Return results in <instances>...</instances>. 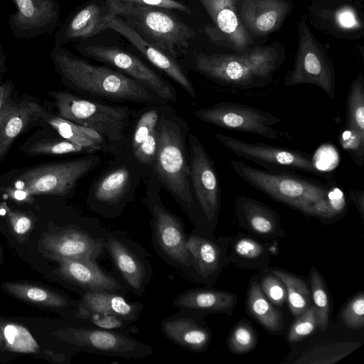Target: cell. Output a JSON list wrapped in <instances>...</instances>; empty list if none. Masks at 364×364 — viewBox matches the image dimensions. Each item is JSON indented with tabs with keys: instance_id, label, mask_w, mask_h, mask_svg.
Returning a JSON list of instances; mask_svg holds the SVG:
<instances>
[{
	"instance_id": "1",
	"label": "cell",
	"mask_w": 364,
	"mask_h": 364,
	"mask_svg": "<svg viewBox=\"0 0 364 364\" xmlns=\"http://www.w3.org/2000/svg\"><path fill=\"white\" fill-rule=\"evenodd\" d=\"M50 55L63 82L86 96L112 101H161L137 80L108 66L92 65L63 46H54Z\"/></svg>"
},
{
	"instance_id": "2",
	"label": "cell",
	"mask_w": 364,
	"mask_h": 364,
	"mask_svg": "<svg viewBox=\"0 0 364 364\" xmlns=\"http://www.w3.org/2000/svg\"><path fill=\"white\" fill-rule=\"evenodd\" d=\"M284 60V50L278 43H272L242 53H197L194 70L220 85L247 90L269 84Z\"/></svg>"
},
{
	"instance_id": "3",
	"label": "cell",
	"mask_w": 364,
	"mask_h": 364,
	"mask_svg": "<svg viewBox=\"0 0 364 364\" xmlns=\"http://www.w3.org/2000/svg\"><path fill=\"white\" fill-rule=\"evenodd\" d=\"M184 122L168 109L159 110L157 145L153 169L157 178L187 211L193 205L191 169Z\"/></svg>"
},
{
	"instance_id": "4",
	"label": "cell",
	"mask_w": 364,
	"mask_h": 364,
	"mask_svg": "<svg viewBox=\"0 0 364 364\" xmlns=\"http://www.w3.org/2000/svg\"><path fill=\"white\" fill-rule=\"evenodd\" d=\"M109 1L117 16L149 43L176 60L196 35L171 10Z\"/></svg>"
},
{
	"instance_id": "5",
	"label": "cell",
	"mask_w": 364,
	"mask_h": 364,
	"mask_svg": "<svg viewBox=\"0 0 364 364\" xmlns=\"http://www.w3.org/2000/svg\"><path fill=\"white\" fill-rule=\"evenodd\" d=\"M230 164L236 174L250 186L308 215L331 191L322 184L289 173L264 171L241 161L231 160Z\"/></svg>"
},
{
	"instance_id": "6",
	"label": "cell",
	"mask_w": 364,
	"mask_h": 364,
	"mask_svg": "<svg viewBox=\"0 0 364 364\" xmlns=\"http://www.w3.org/2000/svg\"><path fill=\"white\" fill-rule=\"evenodd\" d=\"M145 203L152 216L151 228L156 252L185 279L196 280L183 221L163 205L156 189L148 190Z\"/></svg>"
},
{
	"instance_id": "7",
	"label": "cell",
	"mask_w": 364,
	"mask_h": 364,
	"mask_svg": "<svg viewBox=\"0 0 364 364\" xmlns=\"http://www.w3.org/2000/svg\"><path fill=\"white\" fill-rule=\"evenodd\" d=\"M58 116L77 124L92 128L106 139H122L129 122L128 110L79 97L69 92H51Z\"/></svg>"
},
{
	"instance_id": "8",
	"label": "cell",
	"mask_w": 364,
	"mask_h": 364,
	"mask_svg": "<svg viewBox=\"0 0 364 364\" xmlns=\"http://www.w3.org/2000/svg\"><path fill=\"white\" fill-rule=\"evenodd\" d=\"M54 334L63 342L90 353L142 359L154 353L150 345L130 334L82 324L63 327Z\"/></svg>"
},
{
	"instance_id": "9",
	"label": "cell",
	"mask_w": 364,
	"mask_h": 364,
	"mask_svg": "<svg viewBox=\"0 0 364 364\" xmlns=\"http://www.w3.org/2000/svg\"><path fill=\"white\" fill-rule=\"evenodd\" d=\"M299 46L292 70L284 84L291 87L311 84L320 87L332 100L336 97V73L323 46L311 32L305 16L299 23Z\"/></svg>"
},
{
	"instance_id": "10",
	"label": "cell",
	"mask_w": 364,
	"mask_h": 364,
	"mask_svg": "<svg viewBox=\"0 0 364 364\" xmlns=\"http://www.w3.org/2000/svg\"><path fill=\"white\" fill-rule=\"evenodd\" d=\"M106 230L93 219L68 225L55 232L44 234L40 240V250L57 262L68 259L97 261L105 251Z\"/></svg>"
},
{
	"instance_id": "11",
	"label": "cell",
	"mask_w": 364,
	"mask_h": 364,
	"mask_svg": "<svg viewBox=\"0 0 364 364\" xmlns=\"http://www.w3.org/2000/svg\"><path fill=\"white\" fill-rule=\"evenodd\" d=\"M105 250L128 290L143 296L153 275L151 254L121 230H106Z\"/></svg>"
},
{
	"instance_id": "12",
	"label": "cell",
	"mask_w": 364,
	"mask_h": 364,
	"mask_svg": "<svg viewBox=\"0 0 364 364\" xmlns=\"http://www.w3.org/2000/svg\"><path fill=\"white\" fill-rule=\"evenodd\" d=\"M216 139L239 157L251 161L274 173L304 171L317 176L329 177L316 165L314 157L303 151L263 143H248L222 134Z\"/></svg>"
},
{
	"instance_id": "13",
	"label": "cell",
	"mask_w": 364,
	"mask_h": 364,
	"mask_svg": "<svg viewBox=\"0 0 364 364\" xmlns=\"http://www.w3.org/2000/svg\"><path fill=\"white\" fill-rule=\"evenodd\" d=\"M96 164L94 159L85 158L39 165L21 173L12 186L32 196H65Z\"/></svg>"
},
{
	"instance_id": "14",
	"label": "cell",
	"mask_w": 364,
	"mask_h": 364,
	"mask_svg": "<svg viewBox=\"0 0 364 364\" xmlns=\"http://www.w3.org/2000/svg\"><path fill=\"white\" fill-rule=\"evenodd\" d=\"M75 48L83 56L109 65L137 80L161 100L176 102V92L173 86L135 55L123 49L91 44L87 40L77 43Z\"/></svg>"
},
{
	"instance_id": "15",
	"label": "cell",
	"mask_w": 364,
	"mask_h": 364,
	"mask_svg": "<svg viewBox=\"0 0 364 364\" xmlns=\"http://www.w3.org/2000/svg\"><path fill=\"white\" fill-rule=\"evenodd\" d=\"M195 115L201 121L218 127L254 134L269 139H278L279 132L273 125L282 120L247 105L221 102L208 108L198 109Z\"/></svg>"
},
{
	"instance_id": "16",
	"label": "cell",
	"mask_w": 364,
	"mask_h": 364,
	"mask_svg": "<svg viewBox=\"0 0 364 364\" xmlns=\"http://www.w3.org/2000/svg\"><path fill=\"white\" fill-rule=\"evenodd\" d=\"M191 183L197 201L209 223L218 218L220 209V186L213 160L193 133L188 134Z\"/></svg>"
},
{
	"instance_id": "17",
	"label": "cell",
	"mask_w": 364,
	"mask_h": 364,
	"mask_svg": "<svg viewBox=\"0 0 364 364\" xmlns=\"http://www.w3.org/2000/svg\"><path fill=\"white\" fill-rule=\"evenodd\" d=\"M11 1L16 11L9 15V26L15 38L29 40L52 33L58 26L60 5L57 0Z\"/></svg>"
},
{
	"instance_id": "18",
	"label": "cell",
	"mask_w": 364,
	"mask_h": 364,
	"mask_svg": "<svg viewBox=\"0 0 364 364\" xmlns=\"http://www.w3.org/2000/svg\"><path fill=\"white\" fill-rule=\"evenodd\" d=\"M116 14L109 0H89L67 17L54 36V46L78 43L107 29V19Z\"/></svg>"
},
{
	"instance_id": "19",
	"label": "cell",
	"mask_w": 364,
	"mask_h": 364,
	"mask_svg": "<svg viewBox=\"0 0 364 364\" xmlns=\"http://www.w3.org/2000/svg\"><path fill=\"white\" fill-rule=\"evenodd\" d=\"M213 21L204 31L213 41H224L237 53L250 49L253 41L243 26L233 0H199Z\"/></svg>"
},
{
	"instance_id": "20",
	"label": "cell",
	"mask_w": 364,
	"mask_h": 364,
	"mask_svg": "<svg viewBox=\"0 0 364 364\" xmlns=\"http://www.w3.org/2000/svg\"><path fill=\"white\" fill-rule=\"evenodd\" d=\"M56 274L82 291H107L127 295L128 289L119 277L104 271L97 261L68 259L58 262Z\"/></svg>"
},
{
	"instance_id": "21",
	"label": "cell",
	"mask_w": 364,
	"mask_h": 364,
	"mask_svg": "<svg viewBox=\"0 0 364 364\" xmlns=\"http://www.w3.org/2000/svg\"><path fill=\"white\" fill-rule=\"evenodd\" d=\"M160 330L166 338L192 352L204 351L212 338L201 312L191 309H180L164 319Z\"/></svg>"
},
{
	"instance_id": "22",
	"label": "cell",
	"mask_w": 364,
	"mask_h": 364,
	"mask_svg": "<svg viewBox=\"0 0 364 364\" xmlns=\"http://www.w3.org/2000/svg\"><path fill=\"white\" fill-rule=\"evenodd\" d=\"M106 26L107 29H112L123 36L151 64L180 85L191 97H196L191 80L176 59L149 43L117 14L112 15L107 19Z\"/></svg>"
},
{
	"instance_id": "23",
	"label": "cell",
	"mask_w": 364,
	"mask_h": 364,
	"mask_svg": "<svg viewBox=\"0 0 364 364\" xmlns=\"http://www.w3.org/2000/svg\"><path fill=\"white\" fill-rule=\"evenodd\" d=\"M291 8L289 0H241L236 9L248 33L262 36L276 31Z\"/></svg>"
},
{
	"instance_id": "24",
	"label": "cell",
	"mask_w": 364,
	"mask_h": 364,
	"mask_svg": "<svg viewBox=\"0 0 364 364\" xmlns=\"http://www.w3.org/2000/svg\"><path fill=\"white\" fill-rule=\"evenodd\" d=\"M46 112L37 103L9 99L0 111V163L14 141L35 122L43 119Z\"/></svg>"
},
{
	"instance_id": "25",
	"label": "cell",
	"mask_w": 364,
	"mask_h": 364,
	"mask_svg": "<svg viewBox=\"0 0 364 364\" xmlns=\"http://www.w3.org/2000/svg\"><path fill=\"white\" fill-rule=\"evenodd\" d=\"M130 181V173L125 167L115 168L103 176L89 201L91 209L105 218L119 215L123 211Z\"/></svg>"
},
{
	"instance_id": "26",
	"label": "cell",
	"mask_w": 364,
	"mask_h": 364,
	"mask_svg": "<svg viewBox=\"0 0 364 364\" xmlns=\"http://www.w3.org/2000/svg\"><path fill=\"white\" fill-rule=\"evenodd\" d=\"M143 308L141 302L127 300L121 294L87 291L82 294L75 312H96L134 323L139 318Z\"/></svg>"
},
{
	"instance_id": "27",
	"label": "cell",
	"mask_w": 364,
	"mask_h": 364,
	"mask_svg": "<svg viewBox=\"0 0 364 364\" xmlns=\"http://www.w3.org/2000/svg\"><path fill=\"white\" fill-rule=\"evenodd\" d=\"M237 301L235 294L207 288H193L183 291L173 299V304L179 309L203 312H229Z\"/></svg>"
},
{
	"instance_id": "28",
	"label": "cell",
	"mask_w": 364,
	"mask_h": 364,
	"mask_svg": "<svg viewBox=\"0 0 364 364\" xmlns=\"http://www.w3.org/2000/svg\"><path fill=\"white\" fill-rule=\"evenodd\" d=\"M186 247L193 259L196 280L205 282L218 270L220 249L214 241L192 232L186 237Z\"/></svg>"
},
{
	"instance_id": "29",
	"label": "cell",
	"mask_w": 364,
	"mask_h": 364,
	"mask_svg": "<svg viewBox=\"0 0 364 364\" xmlns=\"http://www.w3.org/2000/svg\"><path fill=\"white\" fill-rule=\"evenodd\" d=\"M159 109L154 108L144 112L135 127L132 148L134 156L140 163L153 167L156 152V125Z\"/></svg>"
},
{
	"instance_id": "30",
	"label": "cell",
	"mask_w": 364,
	"mask_h": 364,
	"mask_svg": "<svg viewBox=\"0 0 364 364\" xmlns=\"http://www.w3.org/2000/svg\"><path fill=\"white\" fill-rule=\"evenodd\" d=\"M1 287L16 298L41 306L73 309H77L78 304L63 294L31 284L6 282Z\"/></svg>"
},
{
	"instance_id": "31",
	"label": "cell",
	"mask_w": 364,
	"mask_h": 364,
	"mask_svg": "<svg viewBox=\"0 0 364 364\" xmlns=\"http://www.w3.org/2000/svg\"><path fill=\"white\" fill-rule=\"evenodd\" d=\"M236 208L237 213L255 232L269 235L276 230L278 216L274 210L262 203L240 196L236 201Z\"/></svg>"
},
{
	"instance_id": "32",
	"label": "cell",
	"mask_w": 364,
	"mask_h": 364,
	"mask_svg": "<svg viewBox=\"0 0 364 364\" xmlns=\"http://www.w3.org/2000/svg\"><path fill=\"white\" fill-rule=\"evenodd\" d=\"M247 305L250 315L268 331L279 332L283 328L284 318L281 312L265 297L257 282L250 289Z\"/></svg>"
},
{
	"instance_id": "33",
	"label": "cell",
	"mask_w": 364,
	"mask_h": 364,
	"mask_svg": "<svg viewBox=\"0 0 364 364\" xmlns=\"http://www.w3.org/2000/svg\"><path fill=\"white\" fill-rule=\"evenodd\" d=\"M344 132L364 138V80L362 73H359L350 86Z\"/></svg>"
},
{
	"instance_id": "34",
	"label": "cell",
	"mask_w": 364,
	"mask_h": 364,
	"mask_svg": "<svg viewBox=\"0 0 364 364\" xmlns=\"http://www.w3.org/2000/svg\"><path fill=\"white\" fill-rule=\"evenodd\" d=\"M272 273L284 283L289 309L298 317L311 306L307 284L301 279L284 271L274 270Z\"/></svg>"
},
{
	"instance_id": "35",
	"label": "cell",
	"mask_w": 364,
	"mask_h": 364,
	"mask_svg": "<svg viewBox=\"0 0 364 364\" xmlns=\"http://www.w3.org/2000/svg\"><path fill=\"white\" fill-rule=\"evenodd\" d=\"M4 348L9 351L20 353H35L40 346L24 326L12 322L0 323Z\"/></svg>"
},
{
	"instance_id": "36",
	"label": "cell",
	"mask_w": 364,
	"mask_h": 364,
	"mask_svg": "<svg viewBox=\"0 0 364 364\" xmlns=\"http://www.w3.org/2000/svg\"><path fill=\"white\" fill-rule=\"evenodd\" d=\"M360 343L340 342L311 348L296 360V363H333L355 350Z\"/></svg>"
},
{
	"instance_id": "37",
	"label": "cell",
	"mask_w": 364,
	"mask_h": 364,
	"mask_svg": "<svg viewBox=\"0 0 364 364\" xmlns=\"http://www.w3.org/2000/svg\"><path fill=\"white\" fill-rule=\"evenodd\" d=\"M74 318L78 324L114 331L128 334H137L139 328L134 322L118 317L91 311L75 312Z\"/></svg>"
},
{
	"instance_id": "38",
	"label": "cell",
	"mask_w": 364,
	"mask_h": 364,
	"mask_svg": "<svg viewBox=\"0 0 364 364\" xmlns=\"http://www.w3.org/2000/svg\"><path fill=\"white\" fill-rule=\"evenodd\" d=\"M310 283L317 326L325 331L329 321V300L322 278L314 268L310 274Z\"/></svg>"
},
{
	"instance_id": "39",
	"label": "cell",
	"mask_w": 364,
	"mask_h": 364,
	"mask_svg": "<svg viewBox=\"0 0 364 364\" xmlns=\"http://www.w3.org/2000/svg\"><path fill=\"white\" fill-rule=\"evenodd\" d=\"M43 119L46 120L62 138L69 141L84 147L92 149L95 151L102 149L100 146L83 136L80 130V125L79 124L59 116L50 115L47 113H46Z\"/></svg>"
},
{
	"instance_id": "40",
	"label": "cell",
	"mask_w": 364,
	"mask_h": 364,
	"mask_svg": "<svg viewBox=\"0 0 364 364\" xmlns=\"http://www.w3.org/2000/svg\"><path fill=\"white\" fill-rule=\"evenodd\" d=\"M28 154L32 156H58L73 153H89L95 150L84 147L69 141L63 138L43 139L34 143L28 149Z\"/></svg>"
},
{
	"instance_id": "41",
	"label": "cell",
	"mask_w": 364,
	"mask_h": 364,
	"mask_svg": "<svg viewBox=\"0 0 364 364\" xmlns=\"http://www.w3.org/2000/svg\"><path fill=\"white\" fill-rule=\"evenodd\" d=\"M257 342V335L250 323H238L230 334L228 344L232 353L244 354L253 350Z\"/></svg>"
},
{
	"instance_id": "42",
	"label": "cell",
	"mask_w": 364,
	"mask_h": 364,
	"mask_svg": "<svg viewBox=\"0 0 364 364\" xmlns=\"http://www.w3.org/2000/svg\"><path fill=\"white\" fill-rule=\"evenodd\" d=\"M316 327L314 309L313 306H310L294 321L289 331L287 340L291 343L299 342L311 334Z\"/></svg>"
},
{
	"instance_id": "43",
	"label": "cell",
	"mask_w": 364,
	"mask_h": 364,
	"mask_svg": "<svg viewBox=\"0 0 364 364\" xmlns=\"http://www.w3.org/2000/svg\"><path fill=\"white\" fill-rule=\"evenodd\" d=\"M342 321L349 328L359 330L364 326V294L355 296L342 312Z\"/></svg>"
},
{
	"instance_id": "44",
	"label": "cell",
	"mask_w": 364,
	"mask_h": 364,
	"mask_svg": "<svg viewBox=\"0 0 364 364\" xmlns=\"http://www.w3.org/2000/svg\"><path fill=\"white\" fill-rule=\"evenodd\" d=\"M261 289L265 297L273 304L282 306L287 300L284 283L276 276L267 275L261 282Z\"/></svg>"
},
{
	"instance_id": "45",
	"label": "cell",
	"mask_w": 364,
	"mask_h": 364,
	"mask_svg": "<svg viewBox=\"0 0 364 364\" xmlns=\"http://www.w3.org/2000/svg\"><path fill=\"white\" fill-rule=\"evenodd\" d=\"M122 4L145 6H154L167 10H178L187 14H192V9L186 0H111Z\"/></svg>"
},
{
	"instance_id": "46",
	"label": "cell",
	"mask_w": 364,
	"mask_h": 364,
	"mask_svg": "<svg viewBox=\"0 0 364 364\" xmlns=\"http://www.w3.org/2000/svg\"><path fill=\"white\" fill-rule=\"evenodd\" d=\"M5 208L12 230L18 235L28 233L33 226L32 219L24 213L11 210L6 204Z\"/></svg>"
},
{
	"instance_id": "47",
	"label": "cell",
	"mask_w": 364,
	"mask_h": 364,
	"mask_svg": "<svg viewBox=\"0 0 364 364\" xmlns=\"http://www.w3.org/2000/svg\"><path fill=\"white\" fill-rule=\"evenodd\" d=\"M235 252L242 257L254 259L263 252V247L257 242L250 238H241L235 245Z\"/></svg>"
},
{
	"instance_id": "48",
	"label": "cell",
	"mask_w": 364,
	"mask_h": 364,
	"mask_svg": "<svg viewBox=\"0 0 364 364\" xmlns=\"http://www.w3.org/2000/svg\"><path fill=\"white\" fill-rule=\"evenodd\" d=\"M336 23L344 30H353L359 27V21L355 12L349 7L340 9L336 14Z\"/></svg>"
},
{
	"instance_id": "49",
	"label": "cell",
	"mask_w": 364,
	"mask_h": 364,
	"mask_svg": "<svg viewBox=\"0 0 364 364\" xmlns=\"http://www.w3.org/2000/svg\"><path fill=\"white\" fill-rule=\"evenodd\" d=\"M4 192L12 200L18 203H32L34 200L33 198V196L24 190L16 188L12 186L6 187L4 189Z\"/></svg>"
},
{
	"instance_id": "50",
	"label": "cell",
	"mask_w": 364,
	"mask_h": 364,
	"mask_svg": "<svg viewBox=\"0 0 364 364\" xmlns=\"http://www.w3.org/2000/svg\"><path fill=\"white\" fill-rule=\"evenodd\" d=\"M349 198L355 203L361 218H364V191H350L348 194Z\"/></svg>"
},
{
	"instance_id": "51",
	"label": "cell",
	"mask_w": 364,
	"mask_h": 364,
	"mask_svg": "<svg viewBox=\"0 0 364 364\" xmlns=\"http://www.w3.org/2000/svg\"><path fill=\"white\" fill-rule=\"evenodd\" d=\"M11 87L9 83L0 82V111L4 104L9 99Z\"/></svg>"
},
{
	"instance_id": "52",
	"label": "cell",
	"mask_w": 364,
	"mask_h": 364,
	"mask_svg": "<svg viewBox=\"0 0 364 364\" xmlns=\"http://www.w3.org/2000/svg\"><path fill=\"white\" fill-rule=\"evenodd\" d=\"M6 60V56L4 53V50L0 41V73L1 70L4 68V63Z\"/></svg>"
},
{
	"instance_id": "53",
	"label": "cell",
	"mask_w": 364,
	"mask_h": 364,
	"mask_svg": "<svg viewBox=\"0 0 364 364\" xmlns=\"http://www.w3.org/2000/svg\"><path fill=\"white\" fill-rule=\"evenodd\" d=\"M4 347L2 334L0 330V348Z\"/></svg>"
},
{
	"instance_id": "54",
	"label": "cell",
	"mask_w": 364,
	"mask_h": 364,
	"mask_svg": "<svg viewBox=\"0 0 364 364\" xmlns=\"http://www.w3.org/2000/svg\"><path fill=\"white\" fill-rule=\"evenodd\" d=\"M233 1H234L235 2H236V1H238V0H233Z\"/></svg>"
}]
</instances>
